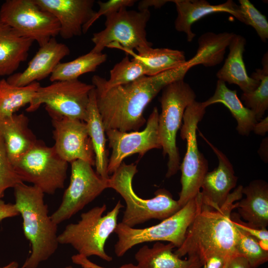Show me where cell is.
<instances>
[{"label": "cell", "instance_id": "cell-29", "mask_svg": "<svg viewBox=\"0 0 268 268\" xmlns=\"http://www.w3.org/2000/svg\"><path fill=\"white\" fill-rule=\"evenodd\" d=\"M34 82L25 86H16L4 78L0 80V119L10 117L31 102L40 86Z\"/></svg>", "mask_w": 268, "mask_h": 268}, {"label": "cell", "instance_id": "cell-22", "mask_svg": "<svg viewBox=\"0 0 268 268\" xmlns=\"http://www.w3.org/2000/svg\"><path fill=\"white\" fill-rule=\"evenodd\" d=\"M245 198L237 201L238 214L247 223L264 229L268 226V184L262 180H255L243 187Z\"/></svg>", "mask_w": 268, "mask_h": 268}, {"label": "cell", "instance_id": "cell-34", "mask_svg": "<svg viewBox=\"0 0 268 268\" xmlns=\"http://www.w3.org/2000/svg\"><path fill=\"white\" fill-rule=\"evenodd\" d=\"M239 8L243 23L252 26L263 42L268 39V22L266 17L248 0H239Z\"/></svg>", "mask_w": 268, "mask_h": 268}, {"label": "cell", "instance_id": "cell-38", "mask_svg": "<svg viewBox=\"0 0 268 268\" xmlns=\"http://www.w3.org/2000/svg\"><path fill=\"white\" fill-rule=\"evenodd\" d=\"M71 260L74 264L80 266L82 268H108L99 266L91 261L88 258L79 254H76L71 257ZM118 268H140L137 265L133 264H125Z\"/></svg>", "mask_w": 268, "mask_h": 268}, {"label": "cell", "instance_id": "cell-44", "mask_svg": "<svg viewBox=\"0 0 268 268\" xmlns=\"http://www.w3.org/2000/svg\"><path fill=\"white\" fill-rule=\"evenodd\" d=\"M0 268H19V264L16 261H12L8 264L2 267H0ZM20 268H24V267L22 266Z\"/></svg>", "mask_w": 268, "mask_h": 268}, {"label": "cell", "instance_id": "cell-41", "mask_svg": "<svg viewBox=\"0 0 268 268\" xmlns=\"http://www.w3.org/2000/svg\"><path fill=\"white\" fill-rule=\"evenodd\" d=\"M171 0H142L139 1L137 8L138 10H149V7L160 8Z\"/></svg>", "mask_w": 268, "mask_h": 268}, {"label": "cell", "instance_id": "cell-23", "mask_svg": "<svg viewBox=\"0 0 268 268\" xmlns=\"http://www.w3.org/2000/svg\"><path fill=\"white\" fill-rule=\"evenodd\" d=\"M33 42L0 20V76L14 73L27 60Z\"/></svg>", "mask_w": 268, "mask_h": 268}, {"label": "cell", "instance_id": "cell-20", "mask_svg": "<svg viewBox=\"0 0 268 268\" xmlns=\"http://www.w3.org/2000/svg\"><path fill=\"white\" fill-rule=\"evenodd\" d=\"M28 117L23 113L0 119V134L13 165L38 140L28 127Z\"/></svg>", "mask_w": 268, "mask_h": 268}, {"label": "cell", "instance_id": "cell-6", "mask_svg": "<svg viewBox=\"0 0 268 268\" xmlns=\"http://www.w3.org/2000/svg\"><path fill=\"white\" fill-rule=\"evenodd\" d=\"M162 91L159 99L161 112L158 118V133L163 155L168 157L166 177L170 178L180 169L177 134L181 127L185 109L196 100V95L184 79L169 83Z\"/></svg>", "mask_w": 268, "mask_h": 268}, {"label": "cell", "instance_id": "cell-18", "mask_svg": "<svg viewBox=\"0 0 268 268\" xmlns=\"http://www.w3.org/2000/svg\"><path fill=\"white\" fill-rule=\"evenodd\" d=\"M200 135L212 148L218 160V166L206 174L201 186V194L202 200L216 208L225 203L232 189L235 188L238 177L235 176L233 166L227 156L211 143L200 133Z\"/></svg>", "mask_w": 268, "mask_h": 268}, {"label": "cell", "instance_id": "cell-19", "mask_svg": "<svg viewBox=\"0 0 268 268\" xmlns=\"http://www.w3.org/2000/svg\"><path fill=\"white\" fill-rule=\"evenodd\" d=\"M175 4L177 16L175 20V29L184 32L189 42L193 41L196 34L192 26L203 17L216 12H227L243 22L239 5L233 0H228L219 4H211L205 0H173Z\"/></svg>", "mask_w": 268, "mask_h": 268}, {"label": "cell", "instance_id": "cell-13", "mask_svg": "<svg viewBox=\"0 0 268 268\" xmlns=\"http://www.w3.org/2000/svg\"><path fill=\"white\" fill-rule=\"evenodd\" d=\"M70 163L69 184L59 207L51 215L58 225L70 218L108 188V179L98 175L90 163L81 160Z\"/></svg>", "mask_w": 268, "mask_h": 268}, {"label": "cell", "instance_id": "cell-30", "mask_svg": "<svg viewBox=\"0 0 268 268\" xmlns=\"http://www.w3.org/2000/svg\"><path fill=\"white\" fill-rule=\"evenodd\" d=\"M145 75L146 71L141 63L134 58L130 60L127 55L111 69L108 79L95 75L92 78V84L95 87L107 89L131 83Z\"/></svg>", "mask_w": 268, "mask_h": 268}, {"label": "cell", "instance_id": "cell-43", "mask_svg": "<svg viewBox=\"0 0 268 268\" xmlns=\"http://www.w3.org/2000/svg\"><path fill=\"white\" fill-rule=\"evenodd\" d=\"M268 131V117L257 122L253 129V131L256 134L264 135Z\"/></svg>", "mask_w": 268, "mask_h": 268}, {"label": "cell", "instance_id": "cell-5", "mask_svg": "<svg viewBox=\"0 0 268 268\" xmlns=\"http://www.w3.org/2000/svg\"><path fill=\"white\" fill-rule=\"evenodd\" d=\"M123 207V205L119 201L105 215L103 214L107 209L105 204L82 213L79 221L68 224L58 235L59 243L70 245L78 254L85 257L96 256L111 262L113 258L106 253L104 247L108 238L114 232L118 215Z\"/></svg>", "mask_w": 268, "mask_h": 268}, {"label": "cell", "instance_id": "cell-42", "mask_svg": "<svg viewBox=\"0 0 268 268\" xmlns=\"http://www.w3.org/2000/svg\"><path fill=\"white\" fill-rule=\"evenodd\" d=\"M228 260L219 256H213L205 262L204 268H224Z\"/></svg>", "mask_w": 268, "mask_h": 268}, {"label": "cell", "instance_id": "cell-24", "mask_svg": "<svg viewBox=\"0 0 268 268\" xmlns=\"http://www.w3.org/2000/svg\"><path fill=\"white\" fill-rule=\"evenodd\" d=\"M175 248L171 243L156 242L151 248L145 245L135 253L134 258L140 268H201V261L189 257L182 260L173 252Z\"/></svg>", "mask_w": 268, "mask_h": 268}, {"label": "cell", "instance_id": "cell-25", "mask_svg": "<svg viewBox=\"0 0 268 268\" xmlns=\"http://www.w3.org/2000/svg\"><path fill=\"white\" fill-rule=\"evenodd\" d=\"M215 103H221L228 109L237 121L236 130L239 134L248 136L253 131L258 122L255 115L242 104L236 90L230 89L226 83L219 80L217 81L213 95L202 102L205 108Z\"/></svg>", "mask_w": 268, "mask_h": 268}, {"label": "cell", "instance_id": "cell-35", "mask_svg": "<svg viewBox=\"0 0 268 268\" xmlns=\"http://www.w3.org/2000/svg\"><path fill=\"white\" fill-rule=\"evenodd\" d=\"M23 183L10 161L3 139L0 134V200L8 188Z\"/></svg>", "mask_w": 268, "mask_h": 268}, {"label": "cell", "instance_id": "cell-36", "mask_svg": "<svg viewBox=\"0 0 268 268\" xmlns=\"http://www.w3.org/2000/svg\"><path fill=\"white\" fill-rule=\"evenodd\" d=\"M136 1L134 0H109L105 2L98 1L99 10L95 12L90 20L84 25L83 33H86L92 24L101 16L106 17L121 8L132 6Z\"/></svg>", "mask_w": 268, "mask_h": 268}, {"label": "cell", "instance_id": "cell-12", "mask_svg": "<svg viewBox=\"0 0 268 268\" xmlns=\"http://www.w3.org/2000/svg\"><path fill=\"white\" fill-rule=\"evenodd\" d=\"M0 20L40 47L59 35L60 30L58 19L34 0H6L0 7Z\"/></svg>", "mask_w": 268, "mask_h": 268}, {"label": "cell", "instance_id": "cell-37", "mask_svg": "<svg viewBox=\"0 0 268 268\" xmlns=\"http://www.w3.org/2000/svg\"><path fill=\"white\" fill-rule=\"evenodd\" d=\"M238 215L235 213H231V218L236 227L258 239L261 246L268 251V231L267 228H258L244 222L240 219Z\"/></svg>", "mask_w": 268, "mask_h": 268}, {"label": "cell", "instance_id": "cell-31", "mask_svg": "<svg viewBox=\"0 0 268 268\" xmlns=\"http://www.w3.org/2000/svg\"><path fill=\"white\" fill-rule=\"evenodd\" d=\"M107 58L105 54L90 51L71 61L59 63L50 76L49 80L53 82L78 79L82 74L95 71Z\"/></svg>", "mask_w": 268, "mask_h": 268}, {"label": "cell", "instance_id": "cell-39", "mask_svg": "<svg viewBox=\"0 0 268 268\" xmlns=\"http://www.w3.org/2000/svg\"><path fill=\"white\" fill-rule=\"evenodd\" d=\"M19 215V211L15 204L5 203L0 200V222L3 219Z\"/></svg>", "mask_w": 268, "mask_h": 268}, {"label": "cell", "instance_id": "cell-1", "mask_svg": "<svg viewBox=\"0 0 268 268\" xmlns=\"http://www.w3.org/2000/svg\"><path fill=\"white\" fill-rule=\"evenodd\" d=\"M193 67L183 65L154 76H143L131 83L107 89L95 87L96 105L105 131H136L146 122L143 111L166 85L183 79Z\"/></svg>", "mask_w": 268, "mask_h": 268}, {"label": "cell", "instance_id": "cell-46", "mask_svg": "<svg viewBox=\"0 0 268 268\" xmlns=\"http://www.w3.org/2000/svg\"></svg>", "mask_w": 268, "mask_h": 268}, {"label": "cell", "instance_id": "cell-14", "mask_svg": "<svg viewBox=\"0 0 268 268\" xmlns=\"http://www.w3.org/2000/svg\"><path fill=\"white\" fill-rule=\"evenodd\" d=\"M159 112L154 107L140 132H123L115 130L105 131L112 153L108 161L107 172L113 174L127 157L136 153L142 156L152 149L162 148L158 133Z\"/></svg>", "mask_w": 268, "mask_h": 268}, {"label": "cell", "instance_id": "cell-32", "mask_svg": "<svg viewBox=\"0 0 268 268\" xmlns=\"http://www.w3.org/2000/svg\"><path fill=\"white\" fill-rule=\"evenodd\" d=\"M263 68H258L251 77L259 80L260 84L254 91L243 93L241 99L246 107L252 111L257 121L262 119L268 109V56L266 53L262 61Z\"/></svg>", "mask_w": 268, "mask_h": 268}, {"label": "cell", "instance_id": "cell-9", "mask_svg": "<svg viewBox=\"0 0 268 268\" xmlns=\"http://www.w3.org/2000/svg\"><path fill=\"white\" fill-rule=\"evenodd\" d=\"M150 17L149 10H129L127 8L106 16L105 28L93 34L94 47L91 51L101 53L106 47L134 51L152 46L146 31Z\"/></svg>", "mask_w": 268, "mask_h": 268}, {"label": "cell", "instance_id": "cell-3", "mask_svg": "<svg viewBox=\"0 0 268 268\" xmlns=\"http://www.w3.org/2000/svg\"><path fill=\"white\" fill-rule=\"evenodd\" d=\"M15 205L22 218L24 234L29 241L31 254L23 265L24 268H37L49 259L58 248V224L48 214L44 193L34 186L23 182L14 188Z\"/></svg>", "mask_w": 268, "mask_h": 268}, {"label": "cell", "instance_id": "cell-10", "mask_svg": "<svg viewBox=\"0 0 268 268\" xmlns=\"http://www.w3.org/2000/svg\"><path fill=\"white\" fill-rule=\"evenodd\" d=\"M13 166L23 182L32 184L44 194L54 195L64 187L68 162L60 157L53 146H48L42 140H37Z\"/></svg>", "mask_w": 268, "mask_h": 268}, {"label": "cell", "instance_id": "cell-40", "mask_svg": "<svg viewBox=\"0 0 268 268\" xmlns=\"http://www.w3.org/2000/svg\"><path fill=\"white\" fill-rule=\"evenodd\" d=\"M224 268H250L247 260L242 256H236L229 259Z\"/></svg>", "mask_w": 268, "mask_h": 268}, {"label": "cell", "instance_id": "cell-8", "mask_svg": "<svg viewBox=\"0 0 268 268\" xmlns=\"http://www.w3.org/2000/svg\"><path fill=\"white\" fill-rule=\"evenodd\" d=\"M205 109L202 102L195 100L186 108L183 116L180 136L182 139L186 140L187 145L180 166L181 190L177 201L181 207L201 191L203 179L208 172L207 161L199 150L197 139L198 125L202 119Z\"/></svg>", "mask_w": 268, "mask_h": 268}, {"label": "cell", "instance_id": "cell-26", "mask_svg": "<svg viewBox=\"0 0 268 268\" xmlns=\"http://www.w3.org/2000/svg\"><path fill=\"white\" fill-rule=\"evenodd\" d=\"M134 51L122 49L127 55L139 60L144 66L147 76H154L178 67L186 62L185 53L179 50L169 48H153L146 46Z\"/></svg>", "mask_w": 268, "mask_h": 268}, {"label": "cell", "instance_id": "cell-15", "mask_svg": "<svg viewBox=\"0 0 268 268\" xmlns=\"http://www.w3.org/2000/svg\"><path fill=\"white\" fill-rule=\"evenodd\" d=\"M48 114L54 128L53 146L60 157L68 163L81 160L95 166V154L86 122L56 114Z\"/></svg>", "mask_w": 268, "mask_h": 268}, {"label": "cell", "instance_id": "cell-45", "mask_svg": "<svg viewBox=\"0 0 268 268\" xmlns=\"http://www.w3.org/2000/svg\"><path fill=\"white\" fill-rule=\"evenodd\" d=\"M64 268H73L72 266H67Z\"/></svg>", "mask_w": 268, "mask_h": 268}, {"label": "cell", "instance_id": "cell-33", "mask_svg": "<svg viewBox=\"0 0 268 268\" xmlns=\"http://www.w3.org/2000/svg\"><path fill=\"white\" fill-rule=\"evenodd\" d=\"M239 229V237L236 246L238 256L248 261L250 268H256L268 261V251L264 250L258 239Z\"/></svg>", "mask_w": 268, "mask_h": 268}, {"label": "cell", "instance_id": "cell-7", "mask_svg": "<svg viewBox=\"0 0 268 268\" xmlns=\"http://www.w3.org/2000/svg\"><path fill=\"white\" fill-rule=\"evenodd\" d=\"M196 211L195 197L175 213L158 224L144 228H135L121 222L119 223L114 231L118 237L114 246L116 256L122 257L133 247L145 242L167 241L177 248L180 247Z\"/></svg>", "mask_w": 268, "mask_h": 268}, {"label": "cell", "instance_id": "cell-11", "mask_svg": "<svg viewBox=\"0 0 268 268\" xmlns=\"http://www.w3.org/2000/svg\"><path fill=\"white\" fill-rule=\"evenodd\" d=\"M93 84L78 79L53 82L40 86L26 109L28 112L37 110L42 104L49 113H53L85 122L88 120L89 95Z\"/></svg>", "mask_w": 268, "mask_h": 268}, {"label": "cell", "instance_id": "cell-16", "mask_svg": "<svg viewBox=\"0 0 268 268\" xmlns=\"http://www.w3.org/2000/svg\"><path fill=\"white\" fill-rule=\"evenodd\" d=\"M42 9L52 13L60 24L59 35L64 39L79 36L83 27L95 13L93 0H34Z\"/></svg>", "mask_w": 268, "mask_h": 268}, {"label": "cell", "instance_id": "cell-2", "mask_svg": "<svg viewBox=\"0 0 268 268\" xmlns=\"http://www.w3.org/2000/svg\"><path fill=\"white\" fill-rule=\"evenodd\" d=\"M243 186L239 185L229 195L220 207H214L202 199L201 191L196 196L197 211L189 226L184 241L174 253L181 258L186 255L198 258L204 266L213 256L227 260L238 256L236 246L239 231L232 218V210L243 197Z\"/></svg>", "mask_w": 268, "mask_h": 268}, {"label": "cell", "instance_id": "cell-4", "mask_svg": "<svg viewBox=\"0 0 268 268\" xmlns=\"http://www.w3.org/2000/svg\"><path fill=\"white\" fill-rule=\"evenodd\" d=\"M137 171L134 164L123 162L108 179V188L119 193L126 204L122 223L134 227L152 219L163 220L182 208L171 193L165 189L157 190L152 199L139 197L132 186L133 178Z\"/></svg>", "mask_w": 268, "mask_h": 268}, {"label": "cell", "instance_id": "cell-27", "mask_svg": "<svg viewBox=\"0 0 268 268\" xmlns=\"http://www.w3.org/2000/svg\"><path fill=\"white\" fill-rule=\"evenodd\" d=\"M88 118L86 123L95 154L96 173L102 178L109 179L108 161L106 149L105 130L98 110L95 87L90 93L88 106Z\"/></svg>", "mask_w": 268, "mask_h": 268}, {"label": "cell", "instance_id": "cell-28", "mask_svg": "<svg viewBox=\"0 0 268 268\" xmlns=\"http://www.w3.org/2000/svg\"><path fill=\"white\" fill-rule=\"evenodd\" d=\"M234 34L226 32L218 34L208 32L201 35L198 40L197 53L189 60L193 67L201 65L211 67L220 64Z\"/></svg>", "mask_w": 268, "mask_h": 268}, {"label": "cell", "instance_id": "cell-21", "mask_svg": "<svg viewBox=\"0 0 268 268\" xmlns=\"http://www.w3.org/2000/svg\"><path fill=\"white\" fill-rule=\"evenodd\" d=\"M245 38L234 34L228 46L229 53L222 67L216 73L218 80L238 86L243 93L255 90L260 81L248 75L243 60Z\"/></svg>", "mask_w": 268, "mask_h": 268}, {"label": "cell", "instance_id": "cell-17", "mask_svg": "<svg viewBox=\"0 0 268 268\" xmlns=\"http://www.w3.org/2000/svg\"><path fill=\"white\" fill-rule=\"evenodd\" d=\"M70 49L65 44L51 39L39 50L22 72L13 73L7 81L16 86H25L39 82L51 75L61 60L70 54Z\"/></svg>", "mask_w": 268, "mask_h": 268}]
</instances>
